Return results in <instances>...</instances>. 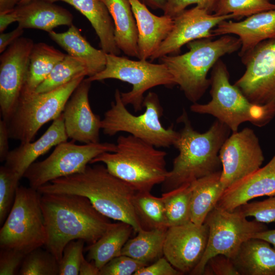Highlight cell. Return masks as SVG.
<instances>
[{"instance_id":"1","label":"cell","mask_w":275,"mask_h":275,"mask_svg":"<svg viewBox=\"0 0 275 275\" xmlns=\"http://www.w3.org/2000/svg\"><path fill=\"white\" fill-rule=\"evenodd\" d=\"M46 232L44 246L60 262L66 245L82 239L96 242L112 223L86 197L71 194H40Z\"/></svg>"},{"instance_id":"2","label":"cell","mask_w":275,"mask_h":275,"mask_svg":"<svg viewBox=\"0 0 275 275\" xmlns=\"http://www.w3.org/2000/svg\"><path fill=\"white\" fill-rule=\"evenodd\" d=\"M37 190L84 196L105 216L129 224L136 233L143 229L133 206L136 191L102 164L88 165L84 171L53 180Z\"/></svg>"},{"instance_id":"3","label":"cell","mask_w":275,"mask_h":275,"mask_svg":"<svg viewBox=\"0 0 275 275\" xmlns=\"http://www.w3.org/2000/svg\"><path fill=\"white\" fill-rule=\"evenodd\" d=\"M184 126L174 146L179 151L163 184L164 192L219 171V152L231 130L216 120L205 132L195 130L184 110L178 119Z\"/></svg>"},{"instance_id":"4","label":"cell","mask_w":275,"mask_h":275,"mask_svg":"<svg viewBox=\"0 0 275 275\" xmlns=\"http://www.w3.org/2000/svg\"><path fill=\"white\" fill-rule=\"evenodd\" d=\"M116 151L102 153L90 163L101 162L108 171L136 192H150L168 175L167 152L132 135H120Z\"/></svg>"},{"instance_id":"5","label":"cell","mask_w":275,"mask_h":275,"mask_svg":"<svg viewBox=\"0 0 275 275\" xmlns=\"http://www.w3.org/2000/svg\"><path fill=\"white\" fill-rule=\"evenodd\" d=\"M187 45L189 50L185 53L167 55L159 59L168 67L175 84L194 103L210 86V79L207 78L209 71L222 57L240 49L241 43L238 38L225 35L214 40L212 38L194 40Z\"/></svg>"},{"instance_id":"6","label":"cell","mask_w":275,"mask_h":275,"mask_svg":"<svg viewBox=\"0 0 275 275\" xmlns=\"http://www.w3.org/2000/svg\"><path fill=\"white\" fill-rule=\"evenodd\" d=\"M211 99L206 104L194 103V113L210 115L225 124L232 132L243 123L262 126L275 116V105H261L251 102L235 85H231L226 65L218 60L212 67L210 77Z\"/></svg>"},{"instance_id":"7","label":"cell","mask_w":275,"mask_h":275,"mask_svg":"<svg viewBox=\"0 0 275 275\" xmlns=\"http://www.w3.org/2000/svg\"><path fill=\"white\" fill-rule=\"evenodd\" d=\"M115 100L105 112L101 120V128L104 134L113 136L125 132L157 148L174 145L179 132L172 126L165 128L160 118L163 113L158 95L149 92L145 97V112L135 116L129 112L123 103L119 89L115 90Z\"/></svg>"},{"instance_id":"8","label":"cell","mask_w":275,"mask_h":275,"mask_svg":"<svg viewBox=\"0 0 275 275\" xmlns=\"http://www.w3.org/2000/svg\"><path fill=\"white\" fill-rule=\"evenodd\" d=\"M85 76L78 75L48 92L21 95L7 122L10 139L18 140L20 144L32 142L42 126L61 115L67 101Z\"/></svg>"},{"instance_id":"9","label":"cell","mask_w":275,"mask_h":275,"mask_svg":"<svg viewBox=\"0 0 275 275\" xmlns=\"http://www.w3.org/2000/svg\"><path fill=\"white\" fill-rule=\"evenodd\" d=\"M40 194L31 186H18L13 205L0 230V248L26 255L44 246L46 232Z\"/></svg>"},{"instance_id":"10","label":"cell","mask_w":275,"mask_h":275,"mask_svg":"<svg viewBox=\"0 0 275 275\" xmlns=\"http://www.w3.org/2000/svg\"><path fill=\"white\" fill-rule=\"evenodd\" d=\"M104 69L87 79L91 82L113 78L127 82L132 86L127 92H121L123 103L130 104L135 112L144 107V94L148 90L163 85H176L167 66L162 63L153 64L146 60H131L118 55L106 53Z\"/></svg>"},{"instance_id":"11","label":"cell","mask_w":275,"mask_h":275,"mask_svg":"<svg viewBox=\"0 0 275 275\" xmlns=\"http://www.w3.org/2000/svg\"><path fill=\"white\" fill-rule=\"evenodd\" d=\"M204 223L209 229L207 246L191 274H203L208 260L215 255L221 254L233 258L245 241L267 229L264 223L255 219L249 221L239 207L231 211L216 206Z\"/></svg>"},{"instance_id":"12","label":"cell","mask_w":275,"mask_h":275,"mask_svg":"<svg viewBox=\"0 0 275 275\" xmlns=\"http://www.w3.org/2000/svg\"><path fill=\"white\" fill-rule=\"evenodd\" d=\"M116 148V144L107 142L77 145L64 142L46 158L31 164L23 177L30 186L37 189L53 180L84 171L93 158L104 152H115Z\"/></svg>"},{"instance_id":"13","label":"cell","mask_w":275,"mask_h":275,"mask_svg":"<svg viewBox=\"0 0 275 275\" xmlns=\"http://www.w3.org/2000/svg\"><path fill=\"white\" fill-rule=\"evenodd\" d=\"M241 57L246 70L234 85L255 104L275 105V39L261 42Z\"/></svg>"},{"instance_id":"14","label":"cell","mask_w":275,"mask_h":275,"mask_svg":"<svg viewBox=\"0 0 275 275\" xmlns=\"http://www.w3.org/2000/svg\"><path fill=\"white\" fill-rule=\"evenodd\" d=\"M219 157L225 189L259 169L264 159L258 138L250 128L232 132L223 143Z\"/></svg>"},{"instance_id":"15","label":"cell","mask_w":275,"mask_h":275,"mask_svg":"<svg viewBox=\"0 0 275 275\" xmlns=\"http://www.w3.org/2000/svg\"><path fill=\"white\" fill-rule=\"evenodd\" d=\"M34 43L20 37L10 45L0 57V108L7 122L15 108L24 86L30 56Z\"/></svg>"},{"instance_id":"16","label":"cell","mask_w":275,"mask_h":275,"mask_svg":"<svg viewBox=\"0 0 275 275\" xmlns=\"http://www.w3.org/2000/svg\"><path fill=\"white\" fill-rule=\"evenodd\" d=\"M209 229L204 223H188L167 228L163 256L182 274L190 273L200 263L207 246Z\"/></svg>"},{"instance_id":"17","label":"cell","mask_w":275,"mask_h":275,"mask_svg":"<svg viewBox=\"0 0 275 275\" xmlns=\"http://www.w3.org/2000/svg\"><path fill=\"white\" fill-rule=\"evenodd\" d=\"M234 18L233 15H216L196 6L173 18L174 25L170 33L150 59H156L178 52L189 42L203 38H213L212 30L221 22Z\"/></svg>"},{"instance_id":"18","label":"cell","mask_w":275,"mask_h":275,"mask_svg":"<svg viewBox=\"0 0 275 275\" xmlns=\"http://www.w3.org/2000/svg\"><path fill=\"white\" fill-rule=\"evenodd\" d=\"M91 81L84 78L75 89L62 112L66 134L84 144L99 142L100 117L92 111L89 100Z\"/></svg>"},{"instance_id":"19","label":"cell","mask_w":275,"mask_h":275,"mask_svg":"<svg viewBox=\"0 0 275 275\" xmlns=\"http://www.w3.org/2000/svg\"><path fill=\"white\" fill-rule=\"evenodd\" d=\"M275 194V154L263 167L225 189L216 206L233 211L256 198Z\"/></svg>"},{"instance_id":"20","label":"cell","mask_w":275,"mask_h":275,"mask_svg":"<svg viewBox=\"0 0 275 275\" xmlns=\"http://www.w3.org/2000/svg\"><path fill=\"white\" fill-rule=\"evenodd\" d=\"M212 32L214 36L237 35L241 43L242 57L261 42L275 39V10L256 13L239 22L223 21Z\"/></svg>"},{"instance_id":"21","label":"cell","mask_w":275,"mask_h":275,"mask_svg":"<svg viewBox=\"0 0 275 275\" xmlns=\"http://www.w3.org/2000/svg\"><path fill=\"white\" fill-rule=\"evenodd\" d=\"M62 113L53 120L51 125L36 141L20 145L10 150L5 159V166L16 173L21 178L31 164L52 147L67 141Z\"/></svg>"},{"instance_id":"22","label":"cell","mask_w":275,"mask_h":275,"mask_svg":"<svg viewBox=\"0 0 275 275\" xmlns=\"http://www.w3.org/2000/svg\"><path fill=\"white\" fill-rule=\"evenodd\" d=\"M138 31L139 60H147L157 50L168 36L174 25L173 18L158 16L140 0H128Z\"/></svg>"},{"instance_id":"23","label":"cell","mask_w":275,"mask_h":275,"mask_svg":"<svg viewBox=\"0 0 275 275\" xmlns=\"http://www.w3.org/2000/svg\"><path fill=\"white\" fill-rule=\"evenodd\" d=\"M18 25L48 33L60 25L72 24L73 16L67 10L46 0H32L16 8Z\"/></svg>"},{"instance_id":"24","label":"cell","mask_w":275,"mask_h":275,"mask_svg":"<svg viewBox=\"0 0 275 275\" xmlns=\"http://www.w3.org/2000/svg\"><path fill=\"white\" fill-rule=\"evenodd\" d=\"M231 259L239 275H275V249L265 240L248 239Z\"/></svg>"},{"instance_id":"25","label":"cell","mask_w":275,"mask_h":275,"mask_svg":"<svg viewBox=\"0 0 275 275\" xmlns=\"http://www.w3.org/2000/svg\"><path fill=\"white\" fill-rule=\"evenodd\" d=\"M50 38L68 54L82 61L86 65L89 77L102 71L106 63V53L93 47L81 35L73 24L63 33L52 31L48 33Z\"/></svg>"},{"instance_id":"26","label":"cell","mask_w":275,"mask_h":275,"mask_svg":"<svg viewBox=\"0 0 275 275\" xmlns=\"http://www.w3.org/2000/svg\"><path fill=\"white\" fill-rule=\"evenodd\" d=\"M53 3H67L85 16L97 35L100 46L106 53L119 55L120 50L116 45L114 25L108 9L103 0H46Z\"/></svg>"},{"instance_id":"27","label":"cell","mask_w":275,"mask_h":275,"mask_svg":"<svg viewBox=\"0 0 275 275\" xmlns=\"http://www.w3.org/2000/svg\"><path fill=\"white\" fill-rule=\"evenodd\" d=\"M112 18L115 40L125 54L139 59L138 31L128 0H103Z\"/></svg>"},{"instance_id":"28","label":"cell","mask_w":275,"mask_h":275,"mask_svg":"<svg viewBox=\"0 0 275 275\" xmlns=\"http://www.w3.org/2000/svg\"><path fill=\"white\" fill-rule=\"evenodd\" d=\"M133 230L132 227L126 223H111L96 242L86 248L87 260L93 261L100 270L111 260L121 255Z\"/></svg>"},{"instance_id":"29","label":"cell","mask_w":275,"mask_h":275,"mask_svg":"<svg viewBox=\"0 0 275 275\" xmlns=\"http://www.w3.org/2000/svg\"><path fill=\"white\" fill-rule=\"evenodd\" d=\"M221 170L200 178L190 183L191 222L202 225L216 206L225 189L221 181Z\"/></svg>"},{"instance_id":"30","label":"cell","mask_w":275,"mask_h":275,"mask_svg":"<svg viewBox=\"0 0 275 275\" xmlns=\"http://www.w3.org/2000/svg\"><path fill=\"white\" fill-rule=\"evenodd\" d=\"M66 55L46 43H34L30 56L26 79L21 95L35 93L54 66Z\"/></svg>"},{"instance_id":"31","label":"cell","mask_w":275,"mask_h":275,"mask_svg":"<svg viewBox=\"0 0 275 275\" xmlns=\"http://www.w3.org/2000/svg\"><path fill=\"white\" fill-rule=\"evenodd\" d=\"M167 228L143 229L129 239L121 255L129 256L147 265L163 256V244Z\"/></svg>"},{"instance_id":"32","label":"cell","mask_w":275,"mask_h":275,"mask_svg":"<svg viewBox=\"0 0 275 275\" xmlns=\"http://www.w3.org/2000/svg\"><path fill=\"white\" fill-rule=\"evenodd\" d=\"M133 206L143 229L168 228L161 197H155L150 192H136L133 199Z\"/></svg>"},{"instance_id":"33","label":"cell","mask_w":275,"mask_h":275,"mask_svg":"<svg viewBox=\"0 0 275 275\" xmlns=\"http://www.w3.org/2000/svg\"><path fill=\"white\" fill-rule=\"evenodd\" d=\"M161 197L164 205L168 228L191 222L190 183L163 192Z\"/></svg>"},{"instance_id":"34","label":"cell","mask_w":275,"mask_h":275,"mask_svg":"<svg viewBox=\"0 0 275 275\" xmlns=\"http://www.w3.org/2000/svg\"><path fill=\"white\" fill-rule=\"evenodd\" d=\"M80 75L88 76L86 64L82 61L67 54L54 66L35 92L41 93L53 90Z\"/></svg>"},{"instance_id":"35","label":"cell","mask_w":275,"mask_h":275,"mask_svg":"<svg viewBox=\"0 0 275 275\" xmlns=\"http://www.w3.org/2000/svg\"><path fill=\"white\" fill-rule=\"evenodd\" d=\"M271 10H275V4L270 0H216L212 14H232L238 19Z\"/></svg>"},{"instance_id":"36","label":"cell","mask_w":275,"mask_h":275,"mask_svg":"<svg viewBox=\"0 0 275 275\" xmlns=\"http://www.w3.org/2000/svg\"><path fill=\"white\" fill-rule=\"evenodd\" d=\"M59 262L47 250L37 248L26 255L17 274L20 275H58Z\"/></svg>"},{"instance_id":"37","label":"cell","mask_w":275,"mask_h":275,"mask_svg":"<svg viewBox=\"0 0 275 275\" xmlns=\"http://www.w3.org/2000/svg\"><path fill=\"white\" fill-rule=\"evenodd\" d=\"M21 178L5 165L0 168V224L3 225L13 205Z\"/></svg>"},{"instance_id":"38","label":"cell","mask_w":275,"mask_h":275,"mask_svg":"<svg viewBox=\"0 0 275 275\" xmlns=\"http://www.w3.org/2000/svg\"><path fill=\"white\" fill-rule=\"evenodd\" d=\"M85 242L82 239H76L66 245L59 262V275L79 274Z\"/></svg>"},{"instance_id":"39","label":"cell","mask_w":275,"mask_h":275,"mask_svg":"<svg viewBox=\"0 0 275 275\" xmlns=\"http://www.w3.org/2000/svg\"><path fill=\"white\" fill-rule=\"evenodd\" d=\"M244 215L266 224L275 222V194L261 201L247 203L239 207Z\"/></svg>"},{"instance_id":"40","label":"cell","mask_w":275,"mask_h":275,"mask_svg":"<svg viewBox=\"0 0 275 275\" xmlns=\"http://www.w3.org/2000/svg\"><path fill=\"white\" fill-rule=\"evenodd\" d=\"M145 263L129 256L121 255L106 263L99 271V275H131L143 267Z\"/></svg>"},{"instance_id":"41","label":"cell","mask_w":275,"mask_h":275,"mask_svg":"<svg viewBox=\"0 0 275 275\" xmlns=\"http://www.w3.org/2000/svg\"><path fill=\"white\" fill-rule=\"evenodd\" d=\"M25 256V254L17 250L1 248L0 275L16 274Z\"/></svg>"},{"instance_id":"42","label":"cell","mask_w":275,"mask_h":275,"mask_svg":"<svg viewBox=\"0 0 275 275\" xmlns=\"http://www.w3.org/2000/svg\"><path fill=\"white\" fill-rule=\"evenodd\" d=\"M216 0H167L163 10V14L174 18L183 11L189 5L196 4L210 13H213V9Z\"/></svg>"},{"instance_id":"43","label":"cell","mask_w":275,"mask_h":275,"mask_svg":"<svg viewBox=\"0 0 275 275\" xmlns=\"http://www.w3.org/2000/svg\"><path fill=\"white\" fill-rule=\"evenodd\" d=\"M203 274L239 275L232 259L221 254L215 255L208 260Z\"/></svg>"},{"instance_id":"44","label":"cell","mask_w":275,"mask_h":275,"mask_svg":"<svg viewBox=\"0 0 275 275\" xmlns=\"http://www.w3.org/2000/svg\"><path fill=\"white\" fill-rule=\"evenodd\" d=\"M182 273L176 269L163 256L152 264L145 266L134 275H180Z\"/></svg>"},{"instance_id":"45","label":"cell","mask_w":275,"mask_h":275,"mask_svg":"<svg viewBox=\"0 0 275 275\" xmlns=\"http://www.w3.org/2000/svg\"><path fill=\"white\" fill-rule=\"evenodd\" d=\"M10 139L7 122L0 121V160H5L9 151L8 139Z\"/></svg>"},{"instance_id":"46","label":"cell","mask_w":275,"mask_h":275,"mask_svg":"<svg viewBox=\"0 0 275 275\" xmlns=\"http://www.w3.org/2000/svg\"><path fill=\"white\" fill-rule=\"evenodd\" d=\"M24 29L19 26L8 33H2L0 34V52L3 53L8 47L16 40L21 37Z\"/></svg>"},{"instance_id":"47","label":"cell","mask_w":275,"mask_h":275,"mask_svg":"<svg viewBox=\"0 0 275 275\" xmlns=\"http://www.w3.org/2000/svg\"><path fill=\"white\" fill-rule=\"evenodd\" d=\"M18 16L16 8L6 12L0 13V32L4 31L11 23L17 22Z\"/></svg>"},{"instance_id":"48","label":"cell","mask_w":275,"mask_h":275,"mask_svg":"<svg viewBox=\"0 0 275 275\" xmlns=\"http://www.w3.org/2000/svg\"><path fill=\"white\" fill-rule=\"evenodd\" d=\"M99 269L93 261L88 260L84 256L82 257L79 268V275H99Z\"/></svg>"},{"instance_id":"49","label":"cell","mask_w":275,"mask_h":275,"mask_svg":"<svg viewBox=\"0 0 275 275\" xmlns=\"http://www.w3.org/2000/svg\"><path fill=\"white\" fill-rule=\"evenodd\" d=\"M266 241L275 249V229L268 230L258 232L253 237Z\"/></svg>"},{"instance_id":"50","label":"cell","mask_w":275,"mask_h":275,"mask_svg":"<svg viewBox=\"0 0 275 275\" xmlns=\"http://www.w3.org/2000/svg\"><path fill=\"white\" fill-rule=\"evenodd\" d=\"M22 0H0V13L14 9Z\"/></svg>"},{"instance_id":"51","label":"cell","mask_w":275,"mask_h":275,"mask_svg":"<svg viewBox=\"0 0 275 275\" xmlns=\"http://www.w3.org/2000/svg\"><path fill=\"white\" fill-rule=\"evenodd\" d=\"M146 6H148L152 9H160L162 11L166 6L167 0H140Z\"/></svg>"},{"instance_id":"52","label":"cell","mask_w":275,"mask_h":275,"mask_svg":"<svg viewBox=\"0 0 275 275\" xmlns=\"http://www.w3.org/2000/svg\"><path fill=\"white\" fill-rule=\"evenodd\" d=\"M31 1H32V0H22L21 2L20 3V4L18 5L28 3L30 2Z\"/></svg>"}]
</instances>
